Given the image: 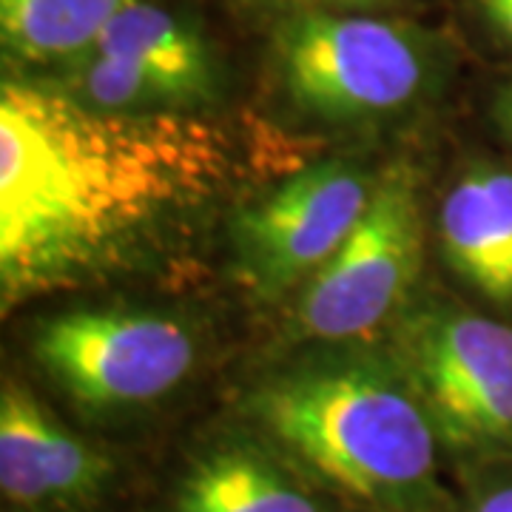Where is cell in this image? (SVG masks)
I'll use <instances>...</instances> for the list:
<instances>
[{"label":"cell","instance_id":"1","mask_svg":"<svg viewBox=\"0 0 512 512\" xmlns=\"http://www.w3.org/2000/svg\"><path fill=\"white\" fill-rule=\"evenodd\" d=\"M231 168L228 137L202 117L97 111L60 86L3 80V313L146 265L217 202Z\"/></svg>","mask_w":512,"mask_h":512},{"label":"cell","instance_id":"2","mask_svg":"<svg viewBox=\"0 0 512 512\" xmlns=\"http://www.w3.org/2000/svg\"><path fill=\"white\" fill-rule=\"evenodd\" d=\"M245 427L350 512H456L444 450L390 353L325 350L259 382Z\"/></svg>","mask_w":512,"mask_h":512},{"label":"cell","instance_id":"3","mask_svg":"<svg viewBox=\"0 0 512 512\" xmlns=\"http://www.w3.org/2000/svg\"><path fill=\"white\" fill-rule=\"evenodd\" d=\"M274 69L293 109L322 123H365L419 103L439 74L419 26L353 9L302 6L271 37Z\"/></svg>","mask_w":512,"mask_h":512},{"label":"cell","instance_id":"4","mask_svg":"<svg viewBox=\"0 0 512 512\" xmlns=\"http://www.w3.org/2000/svg\"><path fill=\"white\" fill-rule=\"evenodd\" d=\"M387 353L461 473L512 464V325L458 302L407 305L390 325Z\"/></svg>","mask_w":512,"mask_h":512},{"label":"cell","instance_id":"5","mask_svg":"<svg viewBox=\"0 0 512 512\" xmlns=\"http://www.w3.org/2000/svg\"><path fill=\"white\" fill-rule=\"evenodd\" d=\"M421 256L419 177L410 165H390L342 248L299 288L296 336L342 345L393 325L416 288Z\"/></svg>","mask_w":512,"mask_h":512},{"label":"cell","instance_id":"6","mask_svg":"<svg viewBox=\"0 0 512 512\" xmlns=\"http://www.w3.org/2000/svg\"><path fill=\"white\" fill-rule=\"evenodd\" d=\"M37 365L92 416L163 402L197 365V336L148 308H74L46 319L32 342Z\"/></svg>","mask_w":512,"mask_h":512},{"label":"cell","instance_id":"7","mask_svg":"<svg viewBox=\"0 0 512 512\" xmlns=\"http://www.w3.org/2000/svg\"><path fill=\"white\" fill-rule=\"evenodd\" d=\"M376 185L359 163L325 160L242 205L231 234L245 282L262 299L302 288L359 225Z\"/></svg>","mask_w":512,"mask_h":512},{"label":"cell","instance_id":"8","mask_svg":"<svg viewBox=\"0 0 512 512\" xmlns=\"http://www.w3.org/2000/svg\"><path fill=\"white\" fill-rule=\"evenodd\" d=\"M123 481L117 458L6 379L0 390V495L12 512H109Z\"/></svg>","mask_w":512,"mask_h":512},{"label":"cell","instance_id":"9","mask_svg":"<svg viewBox=\"0 0 512 512\" xmlns=\"http://www.w3.org/2000/svg\"><path fill=\"white\" fill-rule=\"evenodd\" d=\"M251 427L205 441L165 493V512H339Z\"/></svg>","mask_w":512,"mask_h":512},{"label":"cell","instance_id":"10","mask_svg":"<svg viewBox=\"0 0 512 512\" xmlns=\"http://www.w3.org/2000/svg\"><path fill=\"white\" fill-rule=\"evenodd\" d=\"M436 234L464 285L495 308H512V168L470 165L441 200Z\"/></svg>","mask_w":512,"mask_h":512},{"label":"cell","instance_id":"11","mask_svg":"<svg viewBox=\"0 0 512 512\" xmlns=\"http://www.w3.org/2000/svg\"><path fill=\"white\" fill-rule=\"evenodd\" d=\"M89 52L131 60L157 74L183 94L191 111L211 103L220 89L214 52L194 23L148 0L120 12Z\"/></svg>","mask_w":512,"mask_h":512},{"label":"cell","instance_id":"12","mask_svg":"<svg viewBox=\"0 0 512 512\" xmlns=\"http://www.w3.org/2000/svg\"><path fill=\"white\" fill-rule=\"evenodd\" d=\"M134 3L140 0H0L3 55L26 66L72 63Z\"/></svg>","mask_w":512,"mask_h":512},{"label":"cell","instance_id":"13","mask_svg":"<svg viewBox=\"0 0 512 512\" xmlns=\"http://www.w3.org/2000/svg\"><path fill=\"white\" fill-rule=\"evenodd\" d=\"M60 89L97 111L114 114H191L174 86L120 57L86 52L63 72Z\"/></svg>","mask_w":512,"mask_h":512},{"label":"cell","instance_id":"14","mask_svg":"<svg viewBox=\"0 0 512 512\" xmlns=\"http://www.w3.org/2000/svg\"><path fill=\"white\" fill-rule=\"evenodd\" d=\"M456 512H512V464H484L461 473Z\"/></svg>","mask_w":512,"mask_h":512},{"label":"cell","instance_id":"15","mask_svg":"<svg viewBox=\"0 0 512 512\" xmlns=\"http://www.w3.org/2000/svg\"><path fill=\"white\" fill-rule=\"evenodd\" d=\"M493 123L504 134V140L512 146V80L501 83L493 94Z\"/></svg>","mask_w":512,"mask_h":512},{"label":"cell","instance_id":"16","mask_svg":"<svg viewBox=\"0 0 512 512\" xmlns=\"http://www.w3.org/2000/svg\"><path fill=\"white\" fill-rule=\"evenodd\" d=\"M311 6H322V9H362V6H373L382 0H308Z\"/></svg>","mask_w":512,"mask_h":512},{"label":"cell","instance_id":"17","mask_svg":"<svg viewBox=\"0 0 512 512\" xmlns=\"http://www.w3.org/2000/svg\"><path fill=\"white\" fill-rule=\"evenodd\" d=\"M6 512H12V510H6Z\"/></svg>","mask_w":512,"mask_h":512}]
</instances>
